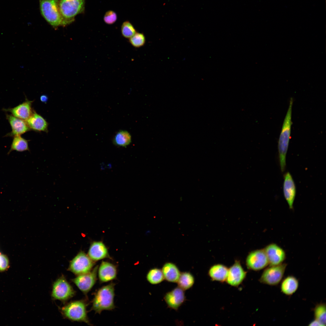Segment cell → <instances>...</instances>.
<instances>
[{"mask_svg": "<svg viewBox=\"0 0 326 326\" xmlns=\"http://www.w3.org/2000/svg\"><path fill=\"white\" fill-rule=\"evenodd\" d=\"M293 103V99L291 98L278 142L279 160L281 170L282 172L285 169L286 155L290 137Z\"/></svg>", "mask_w": 326, "mask_h": 326, "instance_id": "1", "label": "cell"}, {"mask_svg": "<svg viewBox=\"0 0 326 326\" xmlns=\"http://www.w3.org/2000/svg\"><path fill=\"white\" fill-rule=\"evenodd\" d=\"M115 284L111 282L97 290L94 293L91 311L100 314L104 310H111L115 308L114 303Z\"/></svg>", "mask_w": 326, "mask_h": 326, "instance_id": "2", "label": "cell"}, {"mask_svg": "<svg viewBox=\"0 0 326 326\" xmlns=\"http://www.w3.org/2000/svg\"><path fill=\"white\" fill-rule=\"evenodd\" d=\"M88 304L87 299L72 301L60 308V312L65 319L91 325L87 315Z\"/></svg>", "mask_w": 326, "mask_h": 326, "instance_id": "3", "label": "cell"}, {"mask_svg": "<svg viewBox=\"0 0 326 326\" xmlns=\"http://www.w3.org/2000/svg\"><path fill=\"white\" fill-rule=\"evenodd\" d=\"M42 15L46 21L54 27L64 26L59 6L58 0H40Z\"/></svg>", "mask_w": 326, "mask_h": 326, "instance_id": "4", "label": "cell"}, {"mask_svg": "<svg viewBox=\"0 0 326 326\" xmlns=\"http://www.w3.org/2000/svg\"><path fill=\"white\" fill-rule=\"evenodd\" d=\"M85 0H60L59 6L64 26L69 24L77 14L83 12Z\"/></svg>", "mask_w": 326, "mask_h": 326, "instance_id": "5", "label": "cell"}, {"mask_svg": "<svg viewBox=\"0 0 326 326\" xmlns=\"http://www.w3.org/2000/svg\"><path fill=\"white\" fill-rule=\"evenodd\" d=\"M75 293V291L63 275L58 278L52 285L51 297L53 300L65 303Z\"/></svg>", "mask_w": 326, "mask_h": 326, "instance_id": "6", "label": "cell"}, {"mask_svg": "<svg viewBox=\"0 0 326 326\" xmlns=\"http://www.w3.org/2000/svg\"><path fill=\"white\" fill-rule=\"evenodd\" d=\"M94 264L88 255L81 251L70 261L68 270L77 276L90 272Z\"/></svg>", "mask_w": 326, "mask_h": 326, "instance_id": "7", "label": "cell"}, {"mask_svg": "<svg viewBox=\"0 0 326 326\" xmlns=\"http://www.w3.org/2000/svg\"><path fill=\"white\" fill-rule=\"evenodd\" d=\"M98 269V266H96L90 272L77 275L71 280L86 296L96 282Z\"/></svg>", "mask_w": 326, "mask_h": 326, "instance_id": "8", "label": "cell"}, {"mask_svg": "<svg viewBox=\"0 0 326 326\" xmlns=\"http://www.w3.org/2000/svg\"><path fill=\"white\" fill-rule=\"evenodd\" d=\"M287 265L286 264L271 266L266 269L263 272L260 279V282L270 285L278 284L282 280Z\"/></svg>", "mask_w": 326, "mask_h": 326, "instance_id": "9", "label": "cell"}, {"mask_svg": "<svg viewBox=\"0 0 326 326\" xmlns=\"http://www.w3.org/2000/svg\"><path fill=\"white\" fill-rule=\"evenodd\" d=\"M246 263L249 268L255 270L262 269L269 264L264 249L257 250L251 252L247 257Z\"/></svg>", "mask_w": 326, "mask_h": 326, "instance_id": "10", "label": "cell"}, {"mask_svg": "<svg viewBox=\"0 0 326 326\" xmlns=\"http://www.w3.org/2000/svg\"><path fill=\"white\" fill-rule=\"evenodd\" d=\"M264 250L270 266L282 263L286 258L284 250L276 244H270L267 246Z\"/></svg>", "mask_w": 326, "mask_h": 326, "instance_id": "11", "label": "cell"}, {"mask_svg": "<svg viewBox=\"0 0 326 326\" xmlns=\"http://www.w3.org/2000/svg\"><path fill=\"white\" fill-rule=\"evenodd\" d=\"M283 191L284 197L290 209H293L296 189L295 183L290 173L287 172L284 175L283 185Z\"/></svg>", "mask_w": 326, "mask_h": 326, "instance_id": "12", "label": "cell"}, {"mask_svg": "<svg viewBox=\"0 0 326 326\" xmlns=\"http://www.w3.org/2000/svg\"><path fill=\"white\" fill-rule=\"evenodd\" d=\"M6 118L11 128V131L6 136L14 137L21 136L30 129L26 121L16 117L12 115H6Z\"/></svg>", "mask_w": 326, "mask_h": 326, "instance_id": "13", "label": "cell"}, {"mask_svg": "<svg viewBox=\"0 0 326 326\" xmlns=\"http://www.w3.org/2000/svg\"><path fill=\"white\" fill-rule=\"evenodd\" d=\"M164 299L169 307L176 310L185 300L184 290L178 286L167 293Z\"/></svg>", "mask_w": 326, "mask_h": 326, "instance_id": "14", "label": "cell"}, {"mask_svg": "<svg viewBox=\"0 0 326 326\" xmlns=\"http://www.w3.org/2000/svg\"><path fill=\"white\" fill-rule=\"evenodd\" d=\"M246 275V273L239 262L236 261L234 264L228 269V274L226 280L229 285L237 286L242 282Z\"/></svg>", "mask_w": 326, "mask_h": 326, "instance_id": "15", "label": "cell"}, {"mask_svg": "<svg viewBox=\"0 0 326 326\" xmlns=\"http://www.w3.org/2000/svg\"><path fill=\"white\" fill-rule=\"evenodd\" d=\"M33 101H25L12 108L4 109L5 111L10 112L14 116L26 121L31 116L34 111L32 108Z\"/></svg>", "mask_w": 326, "mask_h": 326, "instance_id": "16", "label": "cell"}, {"mask_svg": "<svg viewBox=\"0 0 326 326\" xmlns=\"http://www.w3.org/2000/svg\"><path fill=\"white\" fill-rule=\"evenodd\" d=\"M98 270V276L100 283L108 282L116 279L117 277V267L110 262L102 261Z\"/></svg>", "mask_w": 326, "mask_h": 326, "instance_id": "17", "label": "cell"}, {"mask_svg": "<svg viewBox=\"0 0 326 326\" xmlns=\"http://www.w3.org/2000/svg\"><path fill=\"white\" fill-rule=\"evenodd\" d=\"M88 255L94 261L109 257L107 248L101 241L93 242L90 247Z\"/></svg>", "mask_w": 326, "mask_h": 326, "instance_id": "18", "label": "cell"}, {"mask_svg": "<svg viewBox=\"0 0 326 326\" xmlns=\"http://www.w3.org/2000/svg\"><path fill=\"white\" fill-rule=\"evenodd\" d=\"M30 129L36 131L46 132L48 123L41 115L34 111L31 116L26 121Z\"/></svg>", "mask_w": 326, "mask_h": 326, "instance_id": "19", "label": "cell"}, {"mask_svg": "<svg viewBox=\"0 0 326 326\" xmlns=\"http://www.w3.org/2000/svg\"><path fill=\"white\" fill-rule=\"evenodd\" d=\"M161 270L164 279L170 282L177 283L181 273L175 264L171 263H167L163 266Z\"/></svg>", "mask_w": 326, "mask_h": 326, "instance_id": "20", "label": "cell"}, {"mask_svg": "<svg viewBox=\"0 0 326 326\" xmlns=\"http://www.w3.org/2000/svg\"><path fill=\"white\" fill-rule=\"evenodd\" d=\"M228 269L225 266L218 264L212 267L209 271V274L213 280L223 282L226 280Z\"/></svg>", "mask_w": 326, "mask_h": 326, "instance_id": "21", "label": "cell"}, {"mask_svg": "<svg viewBox=\"0 0 326 326\" xmlns=\"http://www.w3.org/2000/svg\"><path fill=\"white\" fill-rule=\"evenodd\" d=\"M299 282L297 279L292 276H289L282 281L281 289L284 294L290 295L295 293L298 289Z\"/></svg>", "mask_w": 326, "mask_h": 326, "instance_id": "22", "label": "cell"}, {"mask_svg": "<svg viewBox=\"0 0 326 326\" xmlns=\"http://www.w3.org/2000/svg\"><path fill=\"white\" fill-rule=\"evenodd\" d=\"M13 137L10 149L8 153V155L13 151L20 152L30 151L28 140L23 138L21 136H16Z\"/></svg>", "mask_w": 326, "mask_h": 326, "instance_id": "23", "label": "cell"}, {"mask_svg": "<svg viewBox=\"0 0 326 326\" xmlns=\"http://www.w3.org/2000/svg\"><path fill=\"white\" fill-rule=\"evenodd\" d=\"M194 282V278L191 273L184 272L181 273L177 283L178 287L184 290L190 288L193 285Z\"/></svg>", "mask_w": 326, "mask_h": 326, "instance_id": "24", "label": "cell"}, {"mask_svg": "<svg viewBox=\"0 0 326 326\" xmlns=\"http://www.w3.org/2000/svg\"><path fill=\"white\" fill-rule=\"evenodd\" d=\"M131 139V136L127 131L120 130L115 135L113 142L116 145L125 147L130 144Z\"/></svg>", "mask_w": 326, "mask_h": 326, "instance_id": "25", "label": "cell"}, {"mask_svg": "<svg viewBox=\"0 0 326 326\" xmlns=\"http://www.w3.org/2000/svg\"><path fill=\"white\" fill-rule=\"evenodd\" d=\"M146 278L148 281L152 284L159 283L164 279L161 270L157 268L150 270L147 274Z\"/></svg>", "mask_w": 326, "mask_h": 326, "instance_id": "26", "label": "cell"}, {"mask_svg": "<svg viewBox=\"0 0 326 326\" xmlns=\"http://www.w3.org/2000/svg\"><path fill=\"white\" fill-rule=\"evenodd\" d=\"M121 31L123 36L128 39L136 32L133 25L128 21H125L123 23L121 26Z\"/></svg>", "mask_w": 326, "mask_h": 326, "instance_id": "27", "label": "cell"}, {"mask_svg": "<svg viewBox=\"0 0 326 326\" xmlns=\"http://www.w3.org/2000/svg\"><path fill=\"white\" fill-rule=\"evenodd\" d=\"M314 315L316 320L319 321L322 326L326 325V305L324 304H319L314 309Z\"/></svg>", "mask_w": 326, "mask_h": 326, "instance_id": "28", "label": "cell"}, {"mask_svg": "<svg viewBox=\"0 0 326 326\" xmlns=\"http://www.w3.org/2000/svg\"><path fill=\"white\" fill-rule=\"evenodd\" d=\"M129 42L135 48H139L144 46L145 42V38L142 33L136 32L129 39Z\"/></svg>", "mask_w": 326, "mask_h": 326, "instance_id": "29", "label": "cell"}, {"mask_svg": "<svg viewBox=\"0 0 326 326\" xmlns=\"http://www.w3.org/2000/svg\"><path fill=\"white\" fill-rule=\"evenodd\" d=\"M117 15L116 13L112 10H109L106 12L104 17V22L108 24H112L116 21Z\"/></svg>", "mask_w": 326, "mask_h": 326, "instance_id": "30", "label": "cell"}, {"mask_svg": "<svg viewBox=\"0 0 326 326\" xmlns=\"http://www.w3.org/2000/svg\"><path fill=\"white\" fill-rule=\"evenodd\" d=\"M9 266V261L7 257L0 253V271L5 270Z\"/></svg>", "mask_w": 326, "mask_h": 326, "instance_id": "31", "label": "cell"}, {"mask_svg": "<svg viewBox=\"0 0 326 326\" xmlns=\"http://www.w3.org/2000/svg\"><path fill=\"white\" fill-rule=\"evenodd\" d=\"M309 326H322L321 323L317 320L315 319V320L312 321L311 322Z\"/></svg>", "mask_w": 326, "mask_h": 326, "instance_id": "32", "label": "cell"}, {"mask_svg": "<svg viewBox=\"0 0 326 326\" xmlns=\"http://www.w3.org/2000/svg\"><path fill=\"white\" fill-rule=\"evenodd\" d=\"M40 99L42 101L44 102L47 101L48 98L46 95H43L41 96Z\"/></svg>", "mask_w": 326, "mask_h": 326, "instance_id": "33", "label": "cell"}]
</instances>
